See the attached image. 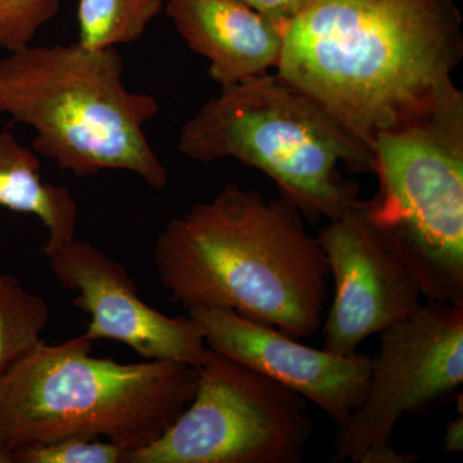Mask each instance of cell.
Segmentation results:
<instances>
[{"label": "cell", "mask_w": 463, "mask_h": 463, "mask_svg": "<svg viewBox=\"0 0 463 463\" xmlns=\"http://www.w3.org/2000/svg\"><path fill=\"white\" fill-rule=\"evenodd\" d=\"M0 463H14V450L9 449L0 441Z\"/></svg>", "instance_id": "20"}, {"label": "cell", "mask_w": 463, "mask_h": 463, "mask_svg": "<svg viewBox=\"0 0 463 463\" xmlns=\"http://www.w3.org/2000/svg\"><path fill=\"white\" fill-rule=\"evenodd\" d=\"M455 0H309L285 23L277 74L365 145L377 134L463 108Z\"/></svg>", "instance_id": "1"}, {"label": "cell", "mask_w": 463, "mask_h": 463, "mask_svg": "<svg viewBox=\"0 0 463 463\" xmlns=\"http://www.w3.org/2000/svg\"><path fill=\"white\" fill-rule=\"evenodd\" d=\"M123 72L116 48L26 45L0 60V114L33 128V151L62 172L124 170L164 190L169 173L145 133L160 108L128 90Z\"/></svg>", "instance_id": "4"}, {"label": "cell", "mask_w": 463, "mask_h": 463, "mask_svg": "<svg viewBox=\"0 0 463 463\" xmlns=\"http://www.w3.org/2000/svg\"><path fill=\"white\" fill-rule=\"evenodd\" d=\"M371 149L374 230L423 298L463 306V108L377 134Z\"/></svg>", "instance_id": "6"}, {"label": "cell", "mask_w": 463, "mask_h": 463, "mask_svg": "<svg viewBox=\"0 0 463 463\" xmlns=\"http://www.w3.org/2000/svg\"><path fill=\"white\" fill-rule=\"evenodd\" d=\"M48 259L58 282L79 292L74 306L90 316L85 339L120 341L146 361L199 367L207 349L200 323L190 315L169 317L149 307L118 261L76 239Z\"/></svg>", "instance_id": "10"}, {"label": "cell", "mask_w": 463, "mask_h": 463, "mask_svg": "<svg viewBox=\"0 0 463 463\" xmlns=\"http://www.w3.org/2000/svg\"><path fill=\"white\" fill-rule=\"evenodd\" d=\"M164 7V0H78V43L88 50L132 44Z\"/></svg>", "instance_id": "14"}, {"label": "cell", "mask_w": 463, "mask_h": 463, "mask_svg": "<svg viewBox=\"0 0 463 463\" xmlns=\"http://www.w3.org/2000/svg\"><path fill=\"white\" fill-rule=\"evenodd\" d=\"M83 335L41 341L0 373V441L14 450L61 439H106L125 453L154 443L196 392L199 371L173 361L91 356Z\"/></svg>", "instance_id": "3"}, {"label": "cell", "mask_w": 463, "mask_h": 463, "mask_svg": "<svg viewBox=\"0 0 463 463\" xmlns=\"http://www.w3.org/2000/svg\"><path fill=\"white\" fill-rule=\"evenodd\" d=\"M317 240L335 281L322 349L355 354L365 339L404 321L421 304L416 279L374 230L364 201L330 221Z\"/></svg>", "instance_id": "9"}, {"label": "cell", "mask_w": 463, "mask_h": 463, "mask_svg": "<svg viewBox=\"0 0 463 463\" xmlns=\"http://www.w3.org/2000/svg\"><path fill=\"white\" fill-rule=\"evenodd\" d=\"M50 319L45 298L0 270V373L41 343Z\"/></svg>", "instance_id": "15"}, {"label": "cell", "mask_w": 463, "mask_h": 463, "mask_svg": "<svg viewBox=\"0 0 463 463\" xmlns=\"http://www.w3.org/2000/svg\"><path fill=\"white\" fill-rule=\"evenodd\" d=\"M288 201L231 183L173 218L156 241L158 279L187 312L224 307L294 337L321 328L327 260Z\"/></svg>", "instance_id": "2"}, {"label": "cell", "mask_w": 463, "mask_h": 463, "mask_svg": "<svg viewBox=\"0 0 463 463\" xmlns=\"http://www.w3.org/2000/svg\"><path fill=\"white\" fill-rule=\"evenodd\" d=\"M274 20L288 21L306 7L309 0H240Z\"/></svg>", "instance_id": "18"}, {"label": "cell", "mask_w": 463, "mask_h": 463, "mask_svg": "<svg viewBox=\"0 0 463 463\" xmlns=\"http://www.w3.org/2000/svg\"><path fill=\"white\" fill-rule=\"evenodd\" d=\"M0 206L41 221L48 231L47 258L75 239L79 207L71 192L45 182L36 155L5 130L0 132Z\"/></svg>", "instance_id": "13"}, {"label": "cell", "mask_w": 463, "mask_h": 463, "mask_svg": "<svg viewBox=\"0 0 463 463\" xmlns=\"http://www.w3.org/2000/svg\"><path fill=\"white\" fill-rule=\"evenodd\" d=\"M125 450L111 441L72 437L14 452V463H123Z\"/></svg>", "instance_id": "17"}, {"label": "cell", "mask_w": 463, "mask_h": 463, "mask_svg": "<svg viewBox=\"0 0 463 463\" xmlns=\"http://www.w3.org/2000/svg\"><path fill=\"white\" fill-rule=\"evenodd\" d=\"M196 392L157 440L123 463H300L315 431L307 401L207 346Z\"/></svg>", "instance_id": "7"}, {"label": "cell", "mask_w": 463, "mask_h": 463, "mask_svg": "<svg viewBox=\"0 0 463 463\" xmlns=\"http://www.w3.org/2000/svg\"><path fill=\"white\" fill-rule=\"evenodd\" d=\"M62 0H0V47L14 52L32 44L53 20Z\"/></svg>", "instance_id": "16"}, {"label": "cell", "mask_w": 463, "mask_h": 463, "mask_svg": "<svg viewBox=\"0 0 463 463\" xmlns=\"http://www.w3.org/2000/svg\"><path fill=\"white\" fill-rule=\"evenodd\" d=\"M444 452L457 453L463 450V413L448 422L444 435Z\"/></svg>", "instance_id": "19"}, {"label": "cell", "mask_w": 463, "mask_h": 463, "mask_svg": "<svg viewBox=\"0 0 463 463\" xmlns=\"http://www.w3.org/2000/svg\"><path fill=\"white\" fill-rule=\"evenodd\" d=\"M364 403L337 426L331 462L411 463L392 447L405 413L425 414L463 383V306L428 300L380 334Z\"/></svg>", "instance_id": "8"}, {"label": "cell", "mask_w": 463, "mask_h": 463, "mask_svg": "<svg viewBox=\"0 0 463 463\" xmlns=\"http://www.w3.org/2000/svg\"><path fill=\"white\" fill-rule=\"evenodd\" d=\"M206 345L312 402L337 426L364 403L373 356L337 355L224 307H196Z\"/></svg>", "instance_id": "11"}, {"label": "cell", "mask_w": 463, "mask_h": 463, "mask_svg": "<svg viewBox=\"0 0 463 463\" xmlns=\"http://www.w3.org/2000/svg\"><path fill=\"white\" fill-rule=\"evenodd\" d=\"M178 151L199 163L232 157L269 176L309 223L339 218L358 200L353 173H373V149L279 74L222 90L179 134Z\"/></svg>", "instance_id": "5"}, {"label": "cell", "mask_w": 463, "mask_h": 463, "mask_svg": "<svg viewBox=\"0 0 463 463\" xmlns=\"http://www.w3.org/2000/svg\"><path fill=\"white\" fill-rule=\"evenodd\" d=\"M167 17L192 51L209 61L222 90L277 69L286 21L240 0H166Z\"/></svg>", "instance_id": "12"}]
</instances>
